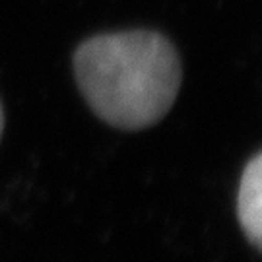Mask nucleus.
<instances>
[{"instance_id":"1","label":"nucleus","mask_w":262,"mask_h":262,"mask_svg":"<svg viewBox=\"0 0 262 262\" xmlns=\"http://www.w3.org/2000/svg\"><path fill=\"white\" fill-rule=\"evenodd\" d=\"M76 80L95 115L122 130L159 122L181 88L175 47L154 31L88 39L74 56Z\"/></svg>"},{"instance_id":"2","label":"nucleus","mask_w":262,"mask_h":262,"mask_svg":"<svg viewBox=\"0 0 262 262\" xmlns=\"http://www.w3.org/2000/svg\"><path fill=\"white\" fill-rule=\"evenodd\" d=\"M237 217L247 239L260 247L262 241V156L256 154L243 169L237 192Z\"/></svg>"},{"instance_id":"3","label":"nucleus","mask_w":262,"mask_h":262,"mask_svg":"<svg viewBox=\"0 0 262 262\" xmlns=\"http://www.w3.org/2000/svg\"><path fill=\"white\" fill-rule=\"evenodd\" d=\"M2 128H4V117H2V107H0V134H2Z\"/></svg>"}]
</instances>
